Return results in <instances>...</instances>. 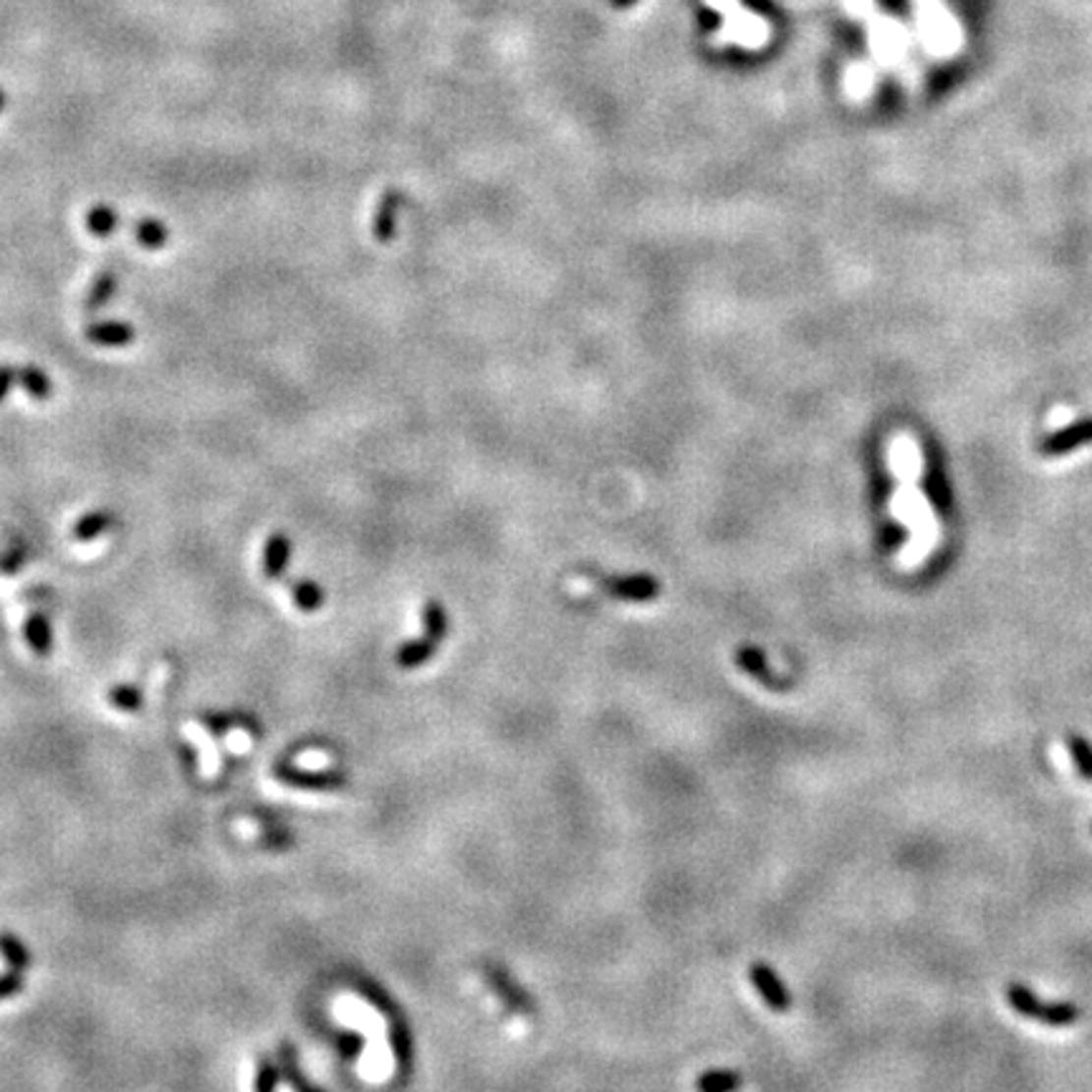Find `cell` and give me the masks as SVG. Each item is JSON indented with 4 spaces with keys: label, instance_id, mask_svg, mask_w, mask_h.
I'll use <instances>...</instances> for the list:
<instances>
[{
    "label": "cell",
    "instance_id": "obj_2",
    "mask_svg": "<svg viewBox=\"0 0 1092 1092\" xmlns=\"http://www.w3.org/2000/svg\"><path fill=\"white\" fill-rule=\"evenodd\" d=\"M886 463L895 481H921L926 471L921 445L910 432H895L888 440Z\"/></svg>",
    "mask_w": 1092,
    "mask_h": 1092
},
{
    "label": "cell",
    "instance_id": "obj_9",
    "mask_svg": "<svg viewBox=\"0 0 1092 1092\" xmlns=\"http://www.w3.org/2000/svg\"><path fill=\"white\" fill-rule=\"evenodd\" d=\"M397 207H400V196L397 193H384L377 202L373 218V236L379 243H390L395 236V220H397Z\"/></svg>",
    "mask_w": 1092,
    "mask_h": 1092
},
{
    "label": "cell",
    "instance_id": "obj_4",
    "mask_svg": "<svg viewBox=\"0 0 1092 1092\" xmlns=\"http://www.w3.org/2000/svg\"><path fill=\"white\" fill-rule=\"evenodd\" d=\"M273 776L284 784L307 791H334L347 784V776L342 772H307V769L291 767V764H276Z\"/></svg>",
    "mask_w": 1092,
    "mask_h": 1092
},
{
    "label": "cell",
    "instance_id": "obj_32",
    "mask_svg": "<svg viewBox=\"0 0 1092 1092\" xmlns=\"http://www.w3.org/2000/svg\"><path fill=\"white\" fill-rule=\"evenodd\" d=\"M19 561H24V551H21V549H13L11 554L6 556V559H0V569H6V572H13V569H16V564H19Z\"/></svg>",
    "mask_w": 1092,
    "mask_h": 1092
},
{
    "label": "cell",
    "instance_id": "obj_29",
    "mask_svg": "<svg viewBox=\"0 0 1092 1092\" xmlns=\"http://www.w3.org/2000/svg\"><path fill=\"white\" fill-rule=\"evenodd\" d=\"M16 382H19V370L11 365H0V402L6 400Z\"/></svg>",
    "mask_w": 1092,
    "mask_h": 1092
},
{
    "label": "cell",
    "instance_id": "obj_28",
    "mask_svg": "<svg viewBox=\"0 0 1092 1092\" xmlns=\"http://www.w3.org/2000/svg\"><path fill=\"white\" fill-rule=\"evenodd\" d=\"M19 992H24V974L11 971V974L0 976V1002H3V999L16 997Z\"/></svg>",
    "mask_w": 1092,
    "mask_h": 1092
},
{
    "label": "cell",
    "instance_id": "obj_15",
    "mask_svg": "<svg viewBox=\"0 0 1092 1092\" xmlns=\"http://www.w3.org/2000/svg\"><path fill=\"white\" fill-rule=\"evenodd\" d=\"M1064 746H1067V754H1069V759H1072L1077 774H1080L1085 781H1092V744H1090V741H1087L1085 736H1080V733H1067V736H1064Z\"/></svg>",
    "mask_w": 1092,
    "mask_h": 1092
},
{
    "label": "cell",
    "instance_id": "obj_22",
    "mask_svg": "<svg viewBox=\"0 0 1092 1092\" xmlns=\"http://www.w3.org/2000/svg\"><path fill=\"white\" fill-rule=\"evenodd\" d=\"M109 703H112V709L117 711H125V714H137V711L143 709L144 706V696L143 691L137 688V685H114L112 691H109Z\"/></svg>",
    "mask_w": 1092,
    "mask_h": 1092
},
{
    "label": "cell",
    "instance_id": "obj_17",
    "mask_svg": "<svg viewBox=\"0 0 1092 1092\" xmlns=\"http://www.w3.org/2000/svg\"><path fill=\"white\" fill-rule=\"evenodd\" d=\"M435 645H437L435 640L431 638L410 640V643H405L400 650H397V665L405 667V670H413V667L423 665V662H428L432 656H435Z\"/></svg>",
    "mask_w": 1092,
    "mask_h": 1092
},
{
    "label": "cell",
    "instance_id": "obj_27",
    "mask_svg": "<svg viewBox=\"0 0 1092 1092\" xmlns=\"http://www.w3.org/2000/svg\"><path fill=\"white\" fill-rule=\"evenodd\" d=\"M736 1085H738V1077L728 1072H711L698 1080V1087L706 1092H726V1090H733Z\"/></svg>",
    "mask_w": 1092,
    "mask_h": 1092
},
{
    "label": "cell",
    "instance_id": "obj_33",
    "mask_svg": "<svg viewBox=\"0 0 1092 1092\" xmlns=\"http://www.w3.org/2000/svg\"><path fill=\"white\" fill-rule=\"evenodd\" d=\"M357 1045H360V1039H357V1037H344L342 1039V1050L347 1052L349 1057L357 1055Z\"/></svg>",
    "mask_w": 1092,
    "mask_h": 1092
},
{
    "label": "cell",
    "instance_id": "obj_14",
    "mask_svg": "<svg viewBox=\"0 0 1092 1092\" xmlns=\"http://www.w3.org/2000/svg\"><path fill=\"white\" fill-rule=\"evenodd\" d=\"M112 526H114L112 511H89V514L82 516V519L74 524V539H77V542H94L96 537L107 534Z\"/></svg>",
    "mask_w": 1092,
    "mask_h": 1092
},
{
    "label": "cell",
    "instance_id": "obj_23",
    "mask_svg": "<svg viewBox=\"0 0 1092 1092\" xmlns=\"http://www.w3.org/2000/svg\"><path fill=\"white\" fill-rule=\"evenodd\" d=\"M423 622H426V638L440 643L448 635V614L437 603H428L423 607Z\"/></svg>",
    "mask_w": 1092,
    "mask_h": 1092
},
{
    "label": "cell",
    "instance_id": "obj_34",
    "mask_svg": "<svg viewBox=\"0 0 1092 1092\" xmlns=\"http://www.w3.org/2000/svg\"><path fill=\"white\" fill-rule=\"evenodd\" d=\"M3 107H6V91L0 89V112H3Z\"/></svg>",
    "mask_w": 1092,
    "mask_h": 1092
},
{
    "label": "cell",
    "instance_id": "obj_26",
    "mask_svg": "<svg viewBox=\"0 0 1092 1092\" xmlns=\"http://www.w3.org/2000/svg\"><path fill=\"white\" fill-rule=\"evenodd\" d=\"M276 1085H278V1069L273 1067L271 1060H266V1057H260V1060H259V1069H256L254 1090H256V1092H271Z\"/></svg>",
    "mask_w": 1092,
    "mask_h": 1092
},
{
    "label": "cell",
    "instance_id": "obj_30",
    "mask_svg": "<svg viewBox=\"0 0 1092 1092\" xmlns=\"http://www.w3.org/2000/svg\"><path fill=\"white\" fill-rule=\"evenodd\" d=\"M392 1045H395L397 1060H400V1063H405V1060H408V1052H410L408 1034L402 1032V1029H392Z\"/></svg>",
    "mask_w": 1092,
    "mask_h": 1092
},
{
    "label": "cell",
    "instance_id": "obj_6",
    "mask_svg": "<svg viewBox=\"0 0 1092 1092\" xmlns=\"http://www.w3.org/2000/svg\"><path fill=\"white\" fill-rule=\"evenodd\" d=\"M751 979H754L756 989H759V994L764 997V1002L772 1006V1009L776 1011H784L789 1009V994H786V989L781 986V981L776 979V974H774L772 968L764 966V963H756L754 968H751Z\"/></svg>",
    "mask_w": 1092,
    "mask_h": 1092
},
{
    "label": "cell",
    "instance_id": "obj_24",
    "mask_svg": "<svg viewBox=\"0 0 1092 1092\" xmlns=\"http://www.w3.org/2000/svg\"><path fill=\"white\" fill-rule=\"evenodd\" d=\"M278 1060H281V1069H284L286 1082H289L291 1087H296V1090H307L309 1085L302 1074H299V1060H296V1050L291 1042H281V1047H278Z\"/></svg>",
    "mask_w": 1092,
    "mask_h": 1092
},
{
    "label": "cell",
    "instance_id": "obj_7",
    "mask_svg": "<svg viewBox=\"0 0 1092 1092\" xmlns=\"http://www.w3.org/2000/svg\"><path fill=\"white\" fill-rule=\"evenodd\" d=\"M291 561V539L286 534H271L263 549V574L268 579H281Z\"/></svg>",
    "mask_w": 1092,
    "mask_h": 1092
},
{
    "label": "cell",
    "instance_id": "obj_16",
    "mask_svg": "<svg viewBox=\"0 0 1092 1092\" xmlns=\"http://www.w3.org/2000/svg\"><path fill=\"white\" fill-rule=\"evenodd\" d=\"M875 89V74L870 66L865 64H855L847 69V74H844V91H847V96H852V99H868L870 94H873Z\"/></svg>",
    "mask_w": 1092,
    "mask_h": 1092
},
{
    "label": "cell",
    "instance_id": "obj_25",
    "mask_svg": "<svg viewBox=\"0 0 1092 1092\" xmlns=\"http://www.w3.org/2000/svg\"><path fill=\"white\" fill-rule=\"evenodd\" d=\"M1077 423V410L1072 405H1055L1045 418V431L1047 432H1063L1067 428H1072Z\"/></svg>",
    "mask_w": 1092,
    "mask_h": 1092
},
{
    "label": "cell",
    "instance_id": "obj_3",
    "mask_svg": "<svg viewBox=\"0 0 1092 1092\" xmlns=\"http://www.w3.org/2000/svg\"><path fill=\"white\" fill-rule=\"evenodd\" d=\"M921 30H923L926 48L936 56L953 54V51L958 48V43H961L956 24H953V19L946 16V11L939 6V3H928V0L923 3Z\"/></svg>",
    "mask_w": 1092,
    "mask_h": 1092
},
{
    "label": "cell",
    "instance_id": "obj_21",
    "mask_svg": "<svg viewBox=\"0 0 1092 1092\" xmlns=\"http://www.w3.org/2000/svg\"><path fill=\"white\" fill-rule=\"evenodd\" d=\"M736 661H738V665L744 667L746 673H751L754 678L762 680V683L776 685V688H779V685H784L779 678H776V675L772 673V670H769L767 661H764V656L756 648H741V650H738Z\"/></svg>",
    "mask_w": 1092,
    "mask_h": 1092
},
{
    "label": "cell",
    "instance_id": "obj_12",
    "mask_svg": "<svg viewBox=\"0 0 1092 1092\" xmlns=\"http://www.w3.org/2000/svg\"><path fill=\"white\" fill-rule=\"evenodd\" d=\"M26 640H29L30 650H33L36 656L41 658L51 656V648H54V632H51V622H48L46 614H33V617H29V622H26Z\"/></svg>",
    "mask_w": 1092,
    "mask_h": 1092
},
{
    "label": "cell",
    "instance_id": "obj_19",
    "mask_svg": "<svg viewBox=\"0 0 1092 1092\" xmlns=\"http://www.w3.org/2000/svg\"><path fill=\"white\" fill-rule=\"evenodd\" d=\"M291 595H294L296 607L302 609V612H316V609H321L326 597L319 582H314V579H296L294 587H291Z\"/></svg>",
    "mask_w": 1092,
    "mask_h": 1092
},
{
    "label": "cell",
    "instance_id": "obj_1",
    "mask_svg": "<svg viewBox=\"0 0 1092 1092\" xmlns=\"http://www.w3.org/2000/svg\"><path fill=\"white\" fill-rule=\"evenodd\" d=\"M1004 997H1006V1004H1009L1016 1014L1042 1021L1047 1027H1069V1024L1080 1019V1009L1072 1002H1042L1024 984H1006Z\"/></svg>",
    "mask_w": 1092,
    "mask_h": 1092
},
{
    "label": "cell",
    "instance_id": "obj_5",
    "mask_svg": "<svg viewBox=\"0 0 1092 1092\" xmlns=\"http://www.w3.org/2000/svg\"><path fill=\"white\" fill-rule=\"evenodd\" d=\"M84 337L89 339L91 344H96V347L122 349V347H130V344L135 342L137 331L130 321L107 319V321H91V324L84 329Z\"/></svg>",
    "mask_w": 1092,
    "mask_h": 1092
},
{
    "label": "cell",
    "instance_id": "obj_18",
    "mask_svg": "<svg viewBox=\"0 0 1092 1092\" xmlns=\"http://www.w3.org/2000/svg\"><path fill=\"white\" fill-rule=\"evenodd\" d=\"M84 223H86V231H89L94 238H107L117 231L119 215L112 205L99 202V205L89 207V213H86V220H84Z\"/></svg>",
    "mask_w": 1092,
    "mask_h": 1092
},
{
    "label": "cell",
    "instance_id": "obj_11",
    "mask_svg": "<svg viewBox=\"0 0 1092 1092\" xmlns=\"http://www.w3.org/2000/svg\"><path fill=\"white\" fill-rule=\"evenodd\" d=\"M19 382L26 390V395L33 400H48L54 395V382L43 373L41 367L36 365H21L19 367Z\"/></svg>",
    "mask_w": 1092,
    "mask_h": 1092
},
{
    "label": "cell",
    "instance_id": "obj_31",
    "mask_svg": "<svg viewBox=\"0 0 1092 1092\" xmlns=\"http://www.w3.org/2000/svg\"><path fill=\"white\" fill-rule=\"evenodd\" d=\"M205 723H207V728H210V731H213V733H223V731H225V726H228L231 720L225 718V716H205Z\"/></svg>",
    "mask_w": 1092,
    "mask_h": 1092
},
{
    "label": "cell",
    "instance_id": "obj_10",
    "mask_svg": "<svg viewBox=\"0 0 1092 1092\" xmlns=\"http://www.w3.org/2000/svg\"><path fill=\"white\" fill-rule=\"evenodd\" d=\"M135 241L147 251L165 249L170 241V228L160 218H140L135 223Z\"/></svg>",
    "mask_w": 1092,
    "mask_h": 1092
},
{
    "label": "cell",
    "instance_id": "obj_20",
    "mask_svg": "<svg viewBox=\"0 0 1092 1092\" xmlns=\"http://www.w3.org/2000/svg\"><path fill=\"white\" fill-rule=\"evenodd\" d=\"M0 956L6 958L11 971H19V974H24L26 968L30 966L29 948H26L24 941L16 939L13 933H0Z\"/></svg>",
    "mask_w": 1092,
    "mask_h": 1092
},
{
    "label": "cell",
    "instance_id": "obj_13",
    "mask_svg": "<svg viewBox=\"0 0 1092 1092\" xmlns=\"http://www.w3.org/2000/svg\"><path fill=\"white\" fill-rule=\"evenodd\" d=\"M114 294H117V276L112 271H101L94 278V284L89 286L86 296H84V309L89 314L101 312V309L112 302Z\"/></svg>",
    "mask_w": 1092,
    "mask_h": 1092
},
{
    "label": "cell",
    "instance_id": "obj_8",
    "mask_svg": "<svg viewBox=\"0 0 1092 1092\" xmlns=\"http://www.w3.org/2000/svg\"><path fill=\"white\" fill-rule=\"evenodd\" d=\"M607 590L612 592L614 597H620V600H635V603H643V600H653V597H658L661 585H658L653 577L638 574V577L612 579V582H607Z\"/></svg>",
    "mask_w": 1092,
    "mask_h": 1092
}]
</instances>
